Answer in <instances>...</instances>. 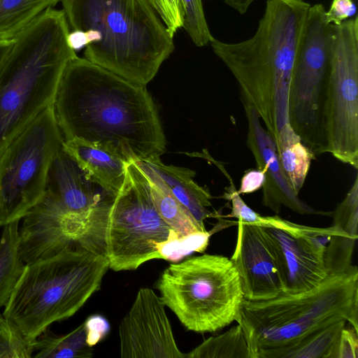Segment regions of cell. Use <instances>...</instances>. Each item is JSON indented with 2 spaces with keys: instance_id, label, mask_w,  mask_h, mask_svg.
<instances>
[{
  "instance_id": "obj_34",
  "label": "cell",
  "mask_w": 358,
  "mask_h": 358,
  "mask_svg": "<svg viewBox=\"0 0 358 358\" xmlns=\"http://www.w3.org/2000/svg\"><path fill=\"white\" fill-rule=\"evenodd\" d=\"M97 36L95 31L72 29L66 36V42L69 48L75 52L86 47L96 41Z\"/></svg>"
},
{
  "instance_id": "obj_17",
  "label": "cell",
  "mask_w": 358,
  "mask_h": 358,
  "mask_svg": "<svg viewBox=\"0 0 358 358\" xmlns=\"http://www.w3.org/2000/svg\"><path fill=\"white\" fill-rule=\"evenodd\" d=\"M243 107L248 122L246 144L255 158L257 169L265 176L262 187V204L277 214L285 206L301 215H332V212L312 208L294 192L280 165L273 138L262 126L256 111L250 106Z\"/></svg>"
},
{
  "instance_id": "obj_13",
  "label": "cell",
  "mask_w": 358,
  "mask_h": 358,
  "mask_svg": "<svg viewBox=\"0 0 358 358\" xmlns=\"http://www.w3.org/2000/svg\"><path fill=\"white\" fill-rule=\"evenodd\" d=\"M262 227L275 259L282 293L309 290L329 275L324 257L331 235H298Z\"/></svg>"
},
{
  "instance_id": "obj_31",
  "label": "cell",
  "mask_w": 358,
  "mask_h": 358,
  "mask_svg": "<svg viewBox=\"0 0 358 358\" xmlns=\"http://www.w3.org/2000/svg\"><path fill=\"white\" fill-rule=\"evenodd\" d=\"M358 357V331L351 328L342 329L335 350L334 358Z\"/></svg>"
},
{
  "instance_id": "obj_18",
  "label": "cell",
  "mask_w": 358,
  "mask_h": 358,
  "mask_svg": "<svg viewBox=\"0 0 358 358\" xmlns=\"http://www.w3.org/2000/svg\"><path fill=\"white\" fill-rule=\"evenodd\" d=\"M162 178L174 196L186 208L199 225L205 228L207 218H220L219 212H211V195L207 187L197 184L194 178L196 172L190 169L164 164L160 157L145 162Z\"/></svg>"
},
{
  "instance_id": "obj_32",
  "label": "cell",
  "mask_w": 358,
  "mask_h": 358,
  "mask_svg": "<svg viewBox=\"0 0 358 358\" xmlns=\"http://www.w3.org/2000/svg\"><path fill=\"white\" fill-rule=\"evenodd\" d=\"M84 323L86 329V341L91 347L101 341L110 330L108 321L99 315L89 317Z\"/></svg>"
},
{
  "instance_id": "obj_37",
  "label": "cell",
  "mask_w": 358,
  "mask_h": 358,
  "mask_svg": "<svg viewBox=\"0 0 358 358\" xmlns=\"http://www.w3.org/2000/svg\"><path fill=\"white\" fill-rule=\"evenodd\" d=\"M150 1H152V4H153V0H150ZM153 6H154V5H153Z\"/></svg>"
},
{
  "instance_id": "obj_9",
  "label": "cell",
  "mask_w": 358,
  "mask_h": 358,
  "mask_svg": "<svg viewBox=\"0 0 358 358\" xmlns=\"http://www.w3.org/2000/svg\"><path fill=\"white\" fill-rule=\"evenodd\" d=\"M64 138L50 105L0 154V227L21 220L43 197Z\"/></svg>"
},
{
  "instance_id": "obj_29",
  "label": "cell",
  "mask_w": 358,
  "mask_h": 358,
  "mask_svg": "<svg viewBox=\"0 0 358 358\" xmlns=\"http://www.w3.org/2000/svg\"><path fill=\"white\" fill-rule=\"evenodd\" d=\"M153 5L171 37L182 27L180 0H153Z\"/></svg>"
},
{
  "instance_id": "obj_1",
  "label": "cell",
  "mask_w": 358,
  "mask_h": 358,
  "mask_svg": "<svg viewBox=\"0 0 358 358\" xmlns=\"http://www.w3.org/2000/svg\"><path fill=\"white\" fill-rule=\"evenodd\" d=\"M64 141L78 139L125 162L166 150L156 106L145 86L77 55L67 64L53 101Z\"/></svg>"
},
{
  "instance_id": "obj_22",
  "label": "cell",
  "mask_w": 358,
  "mask_h": 358,
  "mask_svg": "<svg viewBox=\"0 0 358 358\" xmlns=\"http://www.w3.org/2000/svg\"><path fill=\"white\" fill-rule=\"evenodd\" d=\"M282 169L293 190L299 194L308 173L313 153L301 141L290 124L285 127L275 141Z\"/></svg>"
},
{
  "instance_id": "obj_2",
  "label": "cell",
  "mask_w": 358,
  "mask_h": 358,
  "mask_svg": "<svg viewBox=\"0 0 358 358\" xmlns=\"http://www.w3.org/2000/svg\"><path fill=\"white\" fill-rule=\"evenodd\" d=\"M310 6L304 0H266L251 38L210 42L236 78L243 105L256 111L274 141L289 124V85Z\"/></svg>"
},
{
  "instance_id": "obj_25",
  "label": "cell",
  "mask_w": 358,
  "mask_h": 358,
  "mask_svg": "<svg viewBox=\"0 0 358 358\" xmlns=\"http://www.w3.org/2000/svg\"><path fill=\"white\" fill-rule=\"evenodd\" d=\"M61 0H0V40H13Z\"/></svg>"
},
{
  "instance_id": "obj_4",
  "label": "cell",
  "mask_w": 358,
  "mask_h": 358,
  "mask_svg": "<svg viewBox=\"0 0 358 358\" xmlns=\"http://www.w3.org/2000/svg\"><path fill=\"white\" fill-rule=\"evenodd\" d=\"M62 10L48 8L14 39L0 67V154L53 103L64 71L77 55L67 44Z\"/></svg>"
},
{
  "instance_id": "obj_14",
  "label": "cell",
  "mask_w": 358,
  "mask_h": 358,
  "mask_svg": "<svg viewBox=\"0 0 358 358\" xmlns=\"http://www.w3.org/2000/svg\"><path fill=\"white\" fill-rule=\"evenodd\" d=\"M114 196L94 181L62 147L51 164L41 199L85 229L92 211Z\"/></svg>"
},
{
  "instance_id": "obj_3",
  "label": "cell",
  "mask_w": 358,
  "mask_h": 358,
  "mask_svg": "<svg viewBox=\"0 0 358 358\" xmlns=\"http://www.w3.org/2000/svg\"><path fill=\"white\" fill-rule=\"evenodd\" d=\"M72 29H93L99 40L85 58L125 79L146 86L174 49L150 0H61Z\"/></svg>"
},
{
  "instance_id": "obj_27",
  "label": "cell",
  "mask_w": 358,
  "mask_h": 358,
  "mask_svg": "<svg viewBox=\"0 0 358 358\" xmlns=\"http://www.w3.org/2000/svg\"><path fill=\"white\" fill-rule=\"evenodd\" d=\"M33 341L3 313H0V358L33 357Z\"/></svg>"
},
{
  "instance_id": "obj_33",
  "label": "cell",
  "mask_w": 358,
  "mask_h": 358,
  "mask_svg": "<svg viewBox=\"0 0 358 358\" xmlns=\"http://www.w3.org/2000/svg\"><path fill=\"white\" fill-rule=\"evenodd\" d=\"M265 182V176L259 169H250L244 173L240 188L237 190L241 194H250L262 188Z\"/></svg>"
},
{
  "instance_id": "obj_35",
  "label": "cell",
  "mask_w": 358,
  "mask_h": 358,
  "mask_svg": "<svg viewBox=\"0 0 358 358\" xmlns=\"http://www.w3.org/2000/svg\"><path fill=\"white\" fill-rule=\"evenodd\" d=\"M13 43V40H0V67L9 52Z\"/></svg>"
},
{
  "instance_id": "obj_30",
  "label": "cell",
  "mask_w": 358,
  "mask_h": 358,
  "mask_svg": "<svg viewBox=\"0 0 358 358\" xmlns=\"http://www.w3.org/2000/svg\"><path fill=\"white\" fill-rule=\"evenodd\" d=\"M357 6L353 0H333L328 10L324 12L327 24L339 25L355 15Z\"/></svg>"
},
{
  "instance_id": "obj_12",
  "label": "cell",
  "mask_w": 358,
  "mask_h": 358,
  "mask_svg": "<svg viewBox=\"0 0 358 358\" xmlns=\"http://www.w3.org/2000/svg\"><path fill=\"white\" fill-rule=\"evenodd\" d=\"M160 296L149 287L139 289L119 326L122 358H187L178 348Z\"/></svg>"
},
{
  "instance_id": "obj_24",
  "label": "cell",
  "mask_w": 358,
  "mask_h": 358,
  "mask_svg": "<svg viewBox=\"0 0 358 358\" xmlns=\"http://www.w3.org/2000/svg\"><path fill=\"white\" fill-rule=\"evenodd\" d=\"M20 221L3 226L0 238V308L6 305L26 265L18 247Z\"/></svg>"
},
{
  "instance_id": "obj_23",
  "label": "cell",
  "mask_w": 358,
  "mask_h": 358,
  "mask_svg": "<svg viewBox=\"0 0 358 358\" xmlns=\"http://www.w3.org/2000/svg\"><path fill=\"white\" fill-rule=\"evenodd\" d=\"M33 350L36 358H89L93 355L86 341L84 322L62 335L46 329L33 341Z\"/></svg>"
},
{
  "instance_id": "obj_8",
  "label": "cell",
  "mask_w": 358,
  "mask_h": 358,
  "mask_svg": "<svg viewBox=\"0 0 358 358\" xmlns=\"http://www.w3.org/2000/svg\"><path fill=\"white\" fill-rule=\"evenodd\" d=\"M155 287L189 331L214 333L239 321L244 294L237 270L225 256L204 254L171 264Z\"/></svg>"
},
{
  "instance_id": "obj_15",
  "label": "cell",
  "mask_w": 358,
  "mask_h": 358,
  "mask_svg": "<svg viewBox=\"0 0 358 358\" xmlns=\"http://www.w3.org/2000/svg\"><path fill=\"white\" fill-rule=\"evenodd\" d=\"M21 220L18 247L25 264L82 245L83 226L68 218L42 199Z\"/></svg>"
},
{
  "instance_id": "obj_28",
  "label": "cell",
  "mask_w": 358,
  "mask_h": 358,
  "mask_svg": "<svg viewBox=\"0 0 358 358\" xmlns=\"http://www.w3.org/2000/svg\"><path fill=\"white\" fill-rule=\"evenodd\" d=\"M182 28L185 29L194 43L203 47L213 39L204 15L201 0H180Z\"/></svg>"
},
{
  "instance_id": "obj_7",
  "label": "cell",
  "mask_w": 358,
  "mask_h": 358,
  "mask_svg": "<svg viewBox=\"0 0 358 358\" xmlns=\"http://www.w3.org/2000/svg\"><path fill=\"white\" fill-rule=\"evenodd\" d=\"M177 238L155 208L145 173L136 161H131L114 199L101 203L90 213L81 244L105 256L111 270L123 271L162 259L164 245Z\"/></svg>"
},
{
  "instance_id": "obj_10",
  "label": "cell",
  "mask_w": 358,
  "mask_h": 358,
  "mask_svg": "<svg viewBox=\"0 0 358 358\" xmlns=\"http://www.w3.org/2000/svg\"><path fill=\"white\" fill-rule=\"evenodd\" d=\"M322 3L310 6L292 71L288 96L289 122L316 157L325 152L322 113L332 24Z\"/></svg>"
},
{
  "instance_id": "obj_16",
  "label": "cell",
  "mask_w": 358,
  "mask_h": 358,
  "mask_svg": "<svg viewBox=\"0 0 358 358\" xmlns=\"http://www.w3.org/2000/svg\"><path fill=\"white\" fill-rule=\"evenodd\" d=\"M238 222V236L230 258L238 273L244 299L263 301L282 293L272 249L257 225Z\"/></svg>"
},
{
  "instance_id": "obj_26",
  "label": "cell",
  "mask_w": 358,
  "mask_h": 358,
  "mask_svg": "<svg viewBox=\"0 0 358 358\" xmlns=\"http://www.w3.org/2000/svg\"><path fill=\"white\" fill-rule=\"evenodd\" d=\"M187 358H252L243 330L238 324L224 334L204 340Z\"/></svg>"
},
{
  "instance_id": "obj_21",
  "label": "cell",
  "mask_w": 358,
  "mask_h": 358,
  "mask_svg": "<svg viewBox=\"0 0 358 358\" xmlns=\"http://www.w3.org/2000/svg\"><path fill=\"white\" fill-rule=\"evenodd\" d=\"M345 322L336 321L289 345L260 351L256 358H334Z\"/></svg>"
},
{
  "instance_id": "obj_5",
  "label": "cell",
  "mask_w": 358,
  "mask_h": 358,
  "mask_svg": "<svg viewBox=\"0 0 358 358\" xmlns=\"http://www.w3.org/2000/svg\"><path fill=\"white\" fill-rule=\"evenodd\" d=\"M108 268L105 256L82 245L27 264L3 314L34 341L82 308L100 289Z\"/></svg>"
},
{
  "instance_id": "obj_36",
  "label": "cell",
  "mask_w": 358,
  "mask_h": 358,
  "mask_svg": "<svg viewBox=\"0 0 358 358\" xmlns=\"http://www.w3.org/2000/svg\"><path fill=\"white\" fill-rule=\"evenodd\" d=\"M243 1H245V2H247V3H252L254 2L255 0H241Z\"/></svg>"
},
{
  "instance_id": "obj_11",
  "label": "cell",
  "mask_w": 358,
  "mask_h": 358,
  "mask_svg": "<svg viewBox=\"0 0 358 358\" xmlns=\"http://www.w3.org/2000/svg\"><path fill=\"white\" fill-rule=\"evenodd\" d=\"M325 152L358 169V17L332 24L322 113Z\"/></svg>"
},
{
  "instance_id": "obj_6",
  "label": "cell",
  "mask_w": 358,
  "mask_h": 358,
  "mask_svg": "<svg viewBox=\"0 0 358 358\" xmlns=\"http://www.w3.org/2000/svg\"><path fill=\"white\" fill-rule=\"evenodd\" d=\"M345 320L358 331V268L329 275L313 288L281 293L263 301L243 299L237 322L252 358L259 352L294 343L336 321Z\"/></svg>"
},
{
  "instance_id": "obj_20",
  "label": "cell",
  "mask_w": 358,
  "mask_h": 358,
  "mask_svg": "<svg viewBox=\"0 0 358 358\" xmlns=\"http://www.w3.org/2000/svg\"><path fill=\"white\" fill-rule=\"evenodd\" d=\"M136 162L148 178L156 210L180 238L206 231L174 196L162 178L146 162Z\"/></svg>"
},
{
  "instance_id": "obj_19",
  "label": "cell",
  "mask_w": 358,
  "mask_h": 358,
  "mask_svg": "<svg viewBox=\"0 0 358 358\" xmlns=\"http://www.w3.org/2000/svg\"><path fill=\"white\" fill-rule=\"evenodd\" d=\"M62 148L94 181L112 194H117L125 178L127 162L78 139L64 141Z\"/></svg>"
}]
</instances>
